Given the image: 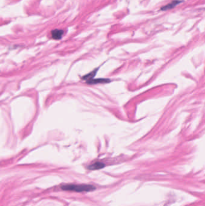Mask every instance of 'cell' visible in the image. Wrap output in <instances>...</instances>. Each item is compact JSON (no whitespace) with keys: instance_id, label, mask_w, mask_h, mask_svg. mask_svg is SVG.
<instances>
[{"instance_id":"obj_1","label":"cell","mask_w":205,"mask_h":206,"mask_svg":"<svg viewBox=\"0 0 205 206\" xmlns=\"http://www.w3.org/2000/svg\"><path fill=\"white\" fill-rule=\"evenodd\" d=\"M64 190L74 191L77 192H91L96 189V187L91 184H64L61 187Z\"/></svg>"},{"instance_id":"obj_2","label":"cell","mask_w":205,"mask_h":206,"mask_svg":"<svg viewBox=\"0 0 205 206\" xmlns=\"http://www.w3.org/2000/svg\"><path fill=\"white\" fill-rule=\"evenodd\" d=\"M111 80L108 78H97V79H91L86 81V83L88 84H96L99 83H108L110 82Z\"/></svg>"},{"instance_id":"obj_3","label":"cell","mask_w":205,"mask_h":206,"mask_svg":"<svg viewBox=\"0 0 205 206\" xmlns=\"http://www.w3.org/2000/svg\"><path fill=\"white\" fill-rule=\"evenodd\" d=\"M105 166V164L100 161H97L95 162L88 166V169L90 170H98L102 169Z\"/></svg>"},{"instance_id":"obj_4","label":"cell","mask_w":205,"mask_h":206,"mask_svg":"<svg viewBox=\"0 0 205 206\" xmlns=\"http://www.w3.org/2000/svg\"><path fill=\"white\" fill-rule=\"evenodd\" d=\"M52 37L53 39L55 40L60 39L62 37V36L63 34V31L61 30H54L52 31Z\"/></svg>"},{"instance_id":"obj_5","label":"cell","mask_w":205,"mask_h":206,"mask_svg":"<svg viewBox=\"0 0 205 206\" xmlns=\"http://www.w3.org/2000/svg\"><path fill=\"white\" fill-rule=\"evenodd\" d=\"M181 1H178V0H175L172 1L171 3H169L168 4H167V5L164 6L163 7L161 8L162 10H169L171 9L173 7H174L176 5H177L178 4L180 3Z\"/></svg>"},{"instance_id":"obj_6","label":"cell","mask_w":205,"mask_h":206,"mask_svg":"<svg viewBox=\"0 0 205 206\" xmlns=\"http://www.w3.org/2000/svg\"><path fill=\"white\" fill-rule=\"evenodd\" d=\"M97 71V69H94V70H93L92 72H91L90 73H88L87 75H84L83 77H82V80H85L86 81L87 80H91L93 78V77H94Z\"/></svg>"}]
</instances>
